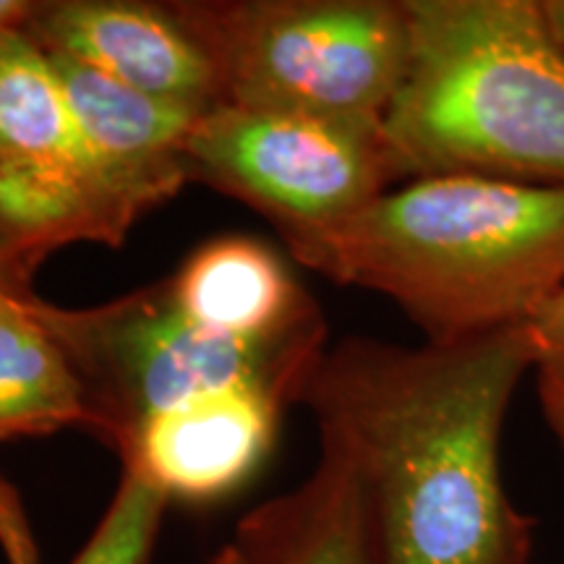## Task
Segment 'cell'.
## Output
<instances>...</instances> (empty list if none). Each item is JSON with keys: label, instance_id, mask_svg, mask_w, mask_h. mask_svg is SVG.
Listing matches in <instances>:
<instances>
[{"label": "cell", "instance_id": "1", "mask_svg": "<svg viewBox=\"0 0 564 564\" xmlns=\"http://www.w3.org/2000/svg\"><path fill=\"white\" fill-rule=\"evenodd\" d=\"M528 371L525 324L324 350L299 405L356 478L382 564H531L535 520L502 476L505 419Z\"/></svg>", "mask_w": 564, "mask_h": 564}, {"label": "cell", "instance_id": "2", "mask_svg": "<svg viewBox=\"0 0 564 564\" xmlns=\"http://www.w3.org/2000/svg\"><path fill=\"white\" fill-rule=\"evenodd\" d=\"M280 238L306 270L390 299L434 343L525 324L564 291V186L415 178Z\"/></svg>", "mask_w": 564, "mask_h": 564}, {"label": "cell", "instance_id": "3", "mask_svg": "<svg viewBox=\"0 0 564 564\" xmlns=\"http://www.w3.org/2000/svg\"><path fill=\"white\" fill-rule=\"evenodd\" d=\"M408 63L384 131L403 183L564 186V47L541 0H405Z\"/></svg>", "mask_w": 564, "mask_h": 564}, {"label": "cell", "instance_id": "4", "mask_svg": "<svg viewBox=\"0 0 564 564\" xmlns=\"http://www.w3.org/2000/svg\"><path fill=\"white\" fill-rule=\"evenodd\" d=\"M79 384L89 434L121 455L141 423L199 394L251 387L299 405L329 333L241 340L194 322L165 280L95 306H58L24 293Z\"/></svg>", "mask_w": 564, "mask_h": 564}, {"label": "cell", "instance_id": "5", "mask_svg": "<svg viewBox=\"0 0 564 564\" xmlns=\"http://www.w3.org/2000/svg\"><path fill=\"white\" fill-rule=\"evenodd\" d=\"M223 105L384 121L408 63L405 0H165Z\"/></svg>", "mask_w": 564, "mask_h": 564}, {"label": "cell", "instance_id": "6", "mask_svg": "<svg viewBox=\"0 0 564 564\" xmlns=\"http://www.w3.org/2000/svg\"><path fill=\"white\" fill-rule=\"evenodd\" d=\"M186 173L257 209L278 232L333 225L403 183L384 121L232 105L196 118Z\"/></svg>", "mask_w": 564, "mask_h": 564}, {"label": "cell", "instance_id": "7", "mask_svg": "<svg viewBox=\"0 0 564 564\" xmlns=\"http://www.w3.org/2000/svg\"><path fill=\"white\" fill-rule=\"evenodd\" d=\"M51 63L74 112L110 243L118 249L141 217L188 183L186 139L202 112L154 100L76 63Z\"/></svg>", "mask_w": 564, "mask_h": 564}, {"label": "cell", "instance_id": "8", "mask_svg": "<svg viewBox=\"0 0 564 564\" xmlns=\"http://www.w3.org/2000/svg\"><path fill=\"white\" fill-rule=\"evenodd\" d=\"M24 34L51 58L76 63L154 100L207 112L220 100L215 68L167 3L47 0Z\"/></svg>", "mask_w": 564, "mask_h": 564}, {"label": "cell", "instance_id": "9", "mask_svg": "<svg viewBox=\"0 0 564 564\" xmlns=\"http://www.w3.org/2000/svg\"><path fill=\"white\" fill-rule=\"evenodd\" d=\"M285 411L274 394L251 387L199 394L141 423L118 460L167 502H220L262 468Z\"/></svg>", "mask_w": 564, "mask_h": 564}, {"label": "cell", "instance_id": "10", "mask_svg": "<svg viewBox=\"0 0 564 564\" xmlns=\"http://www.w3.org/2000/svg\"><path fill=\"white\" fill-rule=\"evenodd\" d=\"M167 285L183 312L215 333L259 343L329 333L314 295L272 246L251 236L202 243Z\"/></svg>", "mask_w": 564, "mask_h": 564}, {"label": "cell", "instance_id": "11", "mask_svg": "<svg viewBox=\"0 0 564 564\" xmlns=\"http://www.w3.org/2000/svg\"><path fill=\"white\" fill-rule=\"evenodd\" d=\"M228 544L241 564H382L356 478L329 449L306 481L243 514Z\"/></svg>", "mask_w": 564, "mask_h": 564}, {"label": "cell", "instance_id": "12", "mask_svg": "<svg viewBox=\"0 0 564 564\" xmlns=\"http://www.w3.org/2000/svg\"><path fill=\"white\" fill-rule=\"evenodd\" d=\"M24 293L0 282V442L63 429L89 432L79 384Z\"/></svg>", "mask_w": 564, "mask_h": 564}, {"label": "cell", "instance_id": "13", "mask_svg": "<svg viewBox=\"0 0 564 564\" xmlns=\"http://www.w3.org/2000/svg\"><path fill=\"white\" fill-rule=\"evenodd\" d=\"M0 167H87L58 74L24 30L0 37Z\"/></svg>", "mask_w": 564, "mask_h": 564}, {"label": "cell", "instance_id": "14", "mask_svg": "<svg viewBox=\"0 0 564 564\" xmlns=\"http://www.w3.org/2000/svg\"><path fill=\"white\" fill-rule=\"evenodd\" d=\"M167 505L147 478L121 470L100 523L70 564H150Z\"/></svg>", "mask_w": 564, "mask_h": 564}, {"label": "cell", "instance_id": "15", "mask_svg": "<svg viewBox=\"0 0 564 564\" xmlns=\"http://www.w3.org/2000/svg\"><path fill=\"white\" fill-rule=\"evenodd\" d=\"M539 382L564 384V291L525 322Z\"/></svg>", "mask_w": 564, "mask_h": 564}, {"label": "cell", "instance_id": "16", "mask_svg": "<svg viewBox=\"0 0 564 564\" xmlns=\"http://www.w3.org/2000/svg\"><path fill=\"white\" fill-rule=\"evenodd\" d=\"M0 552L9 564H40V549L13 486L0 476Z\"/></svg>", "mask_w": 564, "mask_h": 564}, {"label": "cell", "instance_id": "17", "mask_svg": "<svg viewBox=\"0 0 564 564\" xmlns=\"http://www.w3.org/2000/svg\"><path fill=\"white\" fill-rule=\"evenodd\" d=\"M539 403L549 429L564 449V384L539 382Z\"/></svg>", "mask_w": 564, "mask_h": 564}, {"label": "cell", "instance_id": "18", "mask_svg": "<svg viewBox=\"0 0 564 564\" xmlns=\"http://www.w3.org/2000/svg\"><path fill=\"white\" fill-rule=\"evenodd\" d=\"M32 0H0V37L24 30L34 11Z\"/></svg>", "mask_w": 564, "mask_h": 564}, {"label": "cell", "instance_id": "19", "mask_svg": "<svg viewBox=\"0 0 564 564\" xmlns=\"http://www.w3.org/2000/svg\"><path fill=\"white\" fill-rule=\"evenodd\" d=\"M541 9L546 13L549 26H552L554 37L562 42L564 47V0H541Z\"/></svg>", "mask_w": 564, "mask_h": 564}, {"label": "cell", "instance_id": "20", "mask_svg": "<svg viewBox=\"0 0 564 564\" xmlns=\"http://www.w3.org/2000/svg\"><path fill=\"white\" fill-rule=\"evenodd\" d=\"M207 564H241V560H238L236 549H232L230 544H225L223 549H217L215 556Z\"/></svg>", "mask_w": 564, "mask_h": 564}]
</instances>
